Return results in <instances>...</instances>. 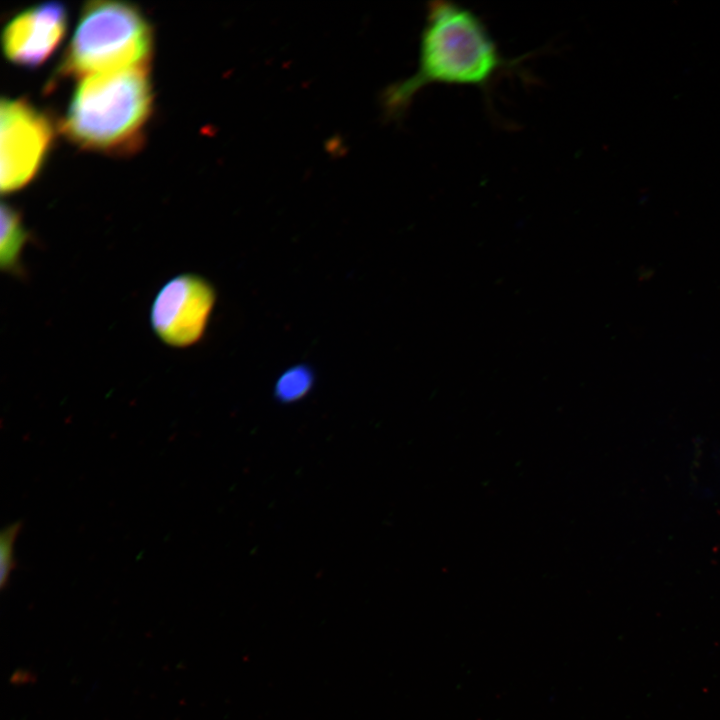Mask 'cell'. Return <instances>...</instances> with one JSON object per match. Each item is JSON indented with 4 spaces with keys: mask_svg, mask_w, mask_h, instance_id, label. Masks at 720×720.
<instances>
[{
    "mask_svg": "<svg viewBox=\"0 0 720 720\" xmlns=\"http://www.w3.org/2000/svg\"><path fill=\"white\" fill-rule=\"evenodd\" d=\"M68 26L65 5L45 1L15 14L2 32V48L13 63L35 67L43 63L59 45Z\"/></svg>",
    "mask_w": 720,
    "mask_h": 720,
    "instance_id": "6",
    "label": "cell"
},
{
    "mask_svg": "<svg viewBox=\"0 0 720 720\" xmlns=\"http://www.w3.org/2000/svg\"><path fill=\"white\" fill-rule=\"evenodd\" d=\"M216 302L209 281L192 274H179L156 294L150 311L154 333L166 345L186 348L204 335Z\"/></svg>",
    "mask_w": 720,
    "mask_h": 720,
    "instance_id": "5",
    "label": "cell"
},
{
    "mask_svg": "<svg viewBox=\"0 0 720 720\" xmlns=\"http://www.w3.org/2000/svg\"><path fill=\"white\" fill-rule=\"evenodd\" d=\"M515 65L502 55L487 26L472 10L451 1L430 2L417 68L386 88L382 104L388 117L398 119L429 85L472 86L488 91Z\"/></svg>",
    "mask_w": 720,
    "mask_h": 720,
    "instance_id": "1",
    "label": "cell"
},
{
    "mask_svg": "<svg viewBox=\"0 0 720 720\" xmlns=\"http://www.w3.org/2000/svg\"><path fill=\"white\" fill-rule=\"evenodd\" d=\"M152 49V26L136 5L93 0L82 7L57 72L86 77L148 66Z\"/></svg>",
    "mask_w": 720,
    "mask_h": 720,
    "instance_id": "3",
    "label": "cell"
},
{
    "mask_svg": "<svg viewBox=\"0 0 720 720\" xmlns=\"http://www.w3.org/2000/svg\"><path fill=\"white\" fill-rule=\"evenodd\" d=\"M152 105L149 65L89 75L76 87L60 129L86 150L130 152L142 141Z\"/></svg>",
    "mask_w": 720,
    "mask_h": 720,
    "instance_id": "2",
    "label": "cell"
},
{
    "mask_svg": "<svg viewBox=\"0 0 720 720\" xmlns=\"http://www.w3.org/2000/svg\"><path fill=\"white\" fill-rule=\"evenodd\" d=\"M29 240L19 212L10 204H1L0 264L3 271L16 273L21 267V256Z\"/></svg>",
    "mask_w": 720,
    "mask_h": 720,
    "instance_id": "7",
    "label": "cell"
},
{
    "mask_svg": "<svg viewBox=\"0 0 720 720\" xmlns=\"http://www.w3.org/2000/svg\"><path fill=\"white\" fill-rule=\"evenodd\" d=\"M22 522H13L5 527L0 535V584L4 589L9 583L11 572L16 568L14 558V543L21 530Z\"/></svg>",
    "mask_w": 720,
    "mask_h": 720,
    "instance_id": "9",
    "label": "cell"
},
{
    "mask_svg": "<svg viewBox=\"0 0 720 720\" xmlns=\"http://www.w3.org/2000/svg\"><path fill=\"white\" fill-rule=\"evenodd\" d=\"M54 138L48 116L24 98L0 104V187L14 192L39 172Z\"/></svg>",
    "mask_w": 720,
    "mask_h": 720,
    "instance_id": "4",
    "label": "cell"
},
{
    "mask_svg": "<svg viewBox=\"0 0 720 720\" xmlns=\"http://www.w3.org/2000/svg\"><path fill=\"white\" fill-rule=\"evenodd\" d=\"M313 383L314 374L310 367H290L278 378L274 389L275 396L284 403L300 400L311 390Z\"/></svg>",
    "mask_w": 720,
    "mask_h": 720,
    "instance_id": "8",
    "label": "cell"
}]
</instances>
